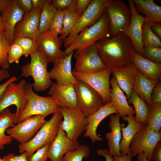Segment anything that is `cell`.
<instances>
[{
  "label": "cell",
  "instance_id": "1",
  "mask_svg": "<svg viewBox=\"0 0 161 161\" xmlns=\"http://www.w3.org/2000/svg\"><path fill=\"white\" fill-rule=\"evenodd\" d=\"M95 44L103 62L111 68L131 62L135 52L130 39L124 33L104 38Z\"/></svg>",
  "mask_w": 161,
  "mask_h": 161
},
{
  "label": "cell",
  "instance_id": "2",
  "mask_svg": "<svg viewBox=\"0 0 161 161\" xmlns=\"http://www.w3.org/2000/svg\"><path fill=\"white\" fill-rule=\"evenodd\" d=\"M32 84L26 83L25 89L27 103L14 122L15 124L32 116L39 115L45 117L59 111L61 106L53 97L38 95L34 92Z\"/></svg>",
  "mask_w": 161,
  "mask_h": 161
},
{
  "label": "cell",
  "instance_id": "3",
  "mask_svg": "<svg viewBox=\"0 0 161 161\" xmlns=\"http://www.w3.org/2000/svg\"><path fill=\"white\" fill-rule=\"evenodd\" d=\"M109 21L106 11L99 20L92 26L80 33L64 52L66 55L74 51L75 57L84 48L97 41L109 38Z\"/></svg>",
  "mask_w": 161,
  "mask_h": 161
},
{
  "label": "cell",
  "instance_id": "4",
  "mask_svg": "<svg viewBox=\"0 0 161 161\" xmlns=\"http://www.w3.org/2000/svg\"><path fill=\"white\" fill-rule=\"evenodd\" d=\"M63 119V115L59 111L54 113L52 117L49 120L46 121L30 141L19 144L18 146L19 153L21 154L26 152L27 157L45 145L50 143L56 137Z\"/></svg>",
  "mask_w": 161,
  "mask_h": 161
},
{
  "label": "cell",
  "instance_id": "5",
  "mask_svg": "<svg viewBox=\"0 0 161 161\" xmlns=\"http://www.w3.org/2000/svg\"><path fill=\"white\" fill-rule=\"evenodd\" d=\"M30 55V62L22 67L21 76L27 78L31 76L34 80V90L44 91L52 84L47 71L49 62L38 49Z\"/></svg>",
  "mask_w": 161,
  "mask_h": 161
},
{
  "label": "cell",
  "instance_id": "6",
  "mask_svg": "<svg viewBox=\"0 0 161 161\" xmlns=\"http://www.w3.org/2000/svg\"><path fill=\"white\" fill-rule=\"evenodd\" d=\"M110 0H92L79 18L68 36L64 41L66 48L81 32L96 23L106 10Z\"/></svg>",
  "mask_w": 161,
  "mask_h": 161
},
{
  "label": "cell",
  "instance_id": "7",
  "mask_svg": "<svg viewBox=\"0 0 161 161\" xmlns=\"http://www.w3.org/2000/svg\"><path fill=\"white\" fill-rule=\"evenodd\" d=\"M112 37L124 33L129 26L131 15L129 6L123 0H110L106 10Z\"/></svg>",
  "mask_w": 161,
  "mask_h": 161
},
{
  "label": "cell",
  "instance_id": "8",
  "mask_svg": "<svg viewBox=\"0 0 161 161\" xmlns=\"http://www.w3.org/2000/svg\"><path fill=\"white\" fill-rule=\"evenodd\" d=\"M74 86L78 108L86 117L104 105L100 95L86 83L78 80Z\"/></svg>",
  "mask_w": 161,
  "mask_h": 161
},
{
  "label": "cell",
  "instance_id": "9",
  "mask_svg": "<svg viewBox=\"0 0 161 161\" xmlns=\"http://www.w3.org/2000/svg\"><path fill=\"white\" fill-rule=\"evenodd\" d=\"M74 76L78 80L86 83L95 89L101 96L104 104L110 101V77L111 67L94 73H83L72 70Z\"/></svg>",
  "mask_w": 161,
  "mask_h": 161
},
{
  "label": "cell",
  "instance_id": "10",
  "mask_svg": "<svg viewBox=\"0 0 161 161\" xmlns=\"http://www.w3.org/2000/svg\"><path fill=\"white\" fill-rule=\"evenodd\" d=\"M161 140V131L155 132L145 125L131 141L129 146L130 153L133 157L143 152L147 159L151 161L153 150Z\"/></svg>",
  "mask_w": 161,
  "mask_h": 161
},
{
  "label": "cell",
  "instance_id": "11",
  "mask_svg": "<svg viewBox=\"0 0 161 161\" xmlns=\"http://www.w3.org/2000/svg\"><path fill=\"white\" fill-rule=\"evenodd\" d=\"M59 111L63 116L61 127L70 139L78 140L84 132L87 125L86 117L78 109H71L61 107Z\"/></svg>",
  "mask_w": 161,
  "mask_h": 161
},
{
  "label": "cell",
  "instance_id": "12",
  "mask_svg": "<svg viewBox=\"0 0 161 161\" xmlns=\"http://www.w3.org/2000/svg\"><path fill=\"white\" fill-rule=\"evenodd\" d=\"M45 117L38 115L31 116L8 128L6 133L20 143L30 141L46 121Z\"/></svg>",
  "mask_w": 161,
  "mask_h": 161
},
{
  "label": "cell",
  "instance_id": "13",
  "mask_svg": "<svg viewBox=\"0 0 161 161\" xmlns=\"http://www.w3.org/2000/svg\"><path fill=\"white\" fill-rule=\"evenodd\" d=\"M26 83L24 79L21 80L18 83L15 82L11 83L6 88L0 98V112L11 105L16 106L14 122L18 114L25 108L27 103L25 89Z\"/></svg>",
  "mask_w": 161,
  "mask_h": 161
},
{
  "label": "cell",
  "instance_id": "14",
  "mask_svg": "<svg viewBox=\"0 0 161 161\" xmlns=\"http://www.w3.org/2000/svg\"><path fill=\"white\" fill-rule=\"evenodd\" d=\"M75 57L74 69L78 72L94 73L107 67L99 55L95 43L83 49Z\"/></svg>",
  "mask_w": 161,
  "mask_h": 161
},
{
  "label": "cell",
  "instance_id": "15",
  "mask_svg": "<svg viewBox=\"0 0 161 161\" xmlns=\"http://www.w3.org/2000/svg\"><path fill=\"white\" fill-rule=\"evenodd\" d=\"M62 40L52 36L48 31L41 34L36 40L38 49L49 62L54 64L66 55L61 49Z\"/></svg>",
  "mask_w": 161,
  "mask_h": 161
},
{
  "label": "cell",
  "instance_id": "16",
  "mask_svg": "<svg viewBox=\"0 0 161 161\" xmlns=\"http://www.w3.org/2000/svg\"><path fill=\"white\" fill-rule=\"evenodd\" d=\"M128 2L131 18L130 23L124 34L131 41L135 52L143 56L144 50L142 39V26L145 18L138 13L132 0H129Z\"/></svg>",
  "mask_w": 161,
  "mask_h": 161
},
{
  "label": "cell",
  "instance_id": "17",
  "mask_svg": "<svg viewBox=\"0 0 161 161\" xmlns=\"http://www.w3.org/2000/svg\"><path fill=\"white\" fill-rule=\"evenodd\" d=\"M42 8L32 9L29 13H24L21 20L15 27L14 40L19 37H27L36 41L40 34L39 23Z\"/></svg>",
  "mask_w": 161,
  "mask_h": 161
},
{
  "label": "cell",
  "instance_id": "18",
  "mask_svg": "<svg viewBox=\"0 0 161 161\" xmlns=\"http://www.w3.org/2000/svg\"><path fill=\"white\" fill-rule=\"evenodd\" d=\"M61 123L56 137L50 144L48 154L50 161H61L66 154L76 150L80 145L78 140H71L67 137L61 127Z\"/></svg>",
  "mask_w": 161,
  "mask_h": 161
},
{
  "label": "cell",
  "instance_id": "19",
  "mask_svg": "<svg viewBox=\"0 0 161 161\" xmlns=\"http://www.w3.org/2000/svg\"><path fill=\"white\" fill-rule=\"evenodd\" d=\"M117 113H118L117 111L110 101L101 107L94 113L87 117V125L84 137H89L92 143L96 141H103V139L97 134L98 126L106 117Z\"/></svg>",
  "mask_w": 161,
  "mask_h": 161
},
{
  "label": "cell",
  "instance_id": "20",
  "mask_svg": "<svg viewBox=\"0 0 161 161\" xmlns=\"http://www.w3.org/2000/svg\"><path fill=\"white\" fill-rule=\"evenodd\" d=\"M74 51L59 62L54 64L49 72L51 79L55 80L56 83L62 86L74 85L78 80L74 76L72 70L71 61Z\"/></svg>",
  "mask_w": 161,
  "mask_h": 161
},
{
  "label": "cell",
  "instance_id": "21",
  "mask_svg": "<svg viewBox=\"0 0 161 161\" xmlns=\"http://www.w3.org/2000/svg\"><path fill=\"white\" fill-rule=\"evenodd\" d=\"M24 14V11L17 4V0H9L5 9L1 13L5 26V35L11 44L14 40L15 27Z\"/></svg>",
  "mask_w": 161,
  "mask_h": 161
},
{
  "label": "cell",
  "instance_id": "22",
  "mask_svg": "<svg viewBox=\"0 0 161 161\" xmlns=\"http://www.w3.org/2000/svg\"><path fill=\"white\" fill-rule=\"evenodd\" d=\"M111 68L113 76L115 78L119 86L125 93L129 99L137 78L138 69L131 62L122 66Z\"/></svg>",
  "mask_w": 161,
  "mask_h": 161
},
{
  "label": "cell",
  "instance_id": "23",
  "mask_svg": "<svg viewBox=\"0 0 161 161\" xmlns=\"http://www.w3.org/2000/svg\"><path fill=\"white\" fill-rule=\"evenodd\" d=\"M48 94L53 97L59 106L71 109H78L74 85H59L52 83Z\"/></svg>",
  "mask_w": 161,
  "mask_h": 161
},
{
  "label": "cell",
  "instance_id": "24",
  "mask_svg": "<svg viewBox=\"0 0 161 161\" xmlns=\"http://www.w3.org/2000/svg\"><path fill=\"white\" fill-rule=\"evenodd\" d=\"M110 101L115 108L121 117L134 115L135 112L129 104L127 98L119 86L115 78L113 76L110 80Z\"/></svg>",
  "mask_w": 161,
  "mask_h": 161
},
{
  "label": "cell",
  "instance_id": "25",
  "mask_svg": "<svg viewBox=\"0 0 161 161\" xmlns=\"http://www.w3.org/2000/svg\"><path fill=\"white\" fill-rule=\"evenodd\" d=\"M121 117L118 113L112 114L110 116V121L109 126L111 131L106 133V138L108 140L107 144L109 147L108 151L112 156H120V143L121 139V126L120 120Z\"/></svg>",
  "mask_w": 161,
  "mask_h": 161
},
{
  "label": "cell",
  "instance_id": "26",
  "mask_svg": "<svg viewBox=\"0 0 161 161\" xmlns=\"http://www.w3.org/2000/svg\"><path fill=\"white\" fill-rule=\"evenodd\" d=\"M134 115L125 116L122 117L123 120L126 121L128 125L126 127L122 125L121 131L122 137L120 143V153L125 154L130 153L129 146L131 141L135 135L140 131L145 125L143 124L136 122L134 119Z\"/></svg>",
  "mask_w": 161,
  "mask_h": 161
},
{
  "label": "cell",
  "instance_id": "27",
  "mask_svg": "<svg viewBox=\"0 0 161 161\" xmlns=\"http://www.w3.org/2000/svg\"><path fill=\"white\" fill-rule=\"evenodd\" d=\"M131 62L144 76L154 80H161V64L150 61L135 52Z\"/></svg>",
  "mask_w": 161,
  "mask_h": 161
},
{
  "label": "cell",
  "instance_id": "28",
  "mask_svg": "<svg viewBox=\"0 0 161 161\" xmlns=\"http://www.w3.org/2000/svg\"><path fill=\"white\" fill-rule=\"evenodd\" d=\"M161 80L150 79L138 70L136 80L133 86V90L148 106H152L151 94L154 88Z\"/></svg>",
  "mask_w": 161,
  "mask_h": 161
},
{
  "label": "cell",
  "instance_id": "29",
  "mask_svg": "<svg viewBox=\"0 0 161 161\" xmlns=\"http://www.w3.org/2000/svg\"><path fill=\"white\" fill-rule=\"evenodd\" d=\"M137 11L145 15V21L148 23H161V7L154 0H132Z\"/></svg>",
  "mask_w": 161,
  "mask_h": 161
},
{
  "label": "cell",
  "instance_id": "30",
  "mask_svg": "<svg viewBox=\"0 0 161 161\" xmlns=\"http://www.w3.org/2000/svg\"><path fill=\"white\" fill-rule=\"evenodd\" d=\"M15 113L11 112L8 108L0 112V150H3L4 146L10 144L13 139L5 134L7 129L14 125Z\"/></svg>",
  "mask_w": 161,
  "mask_h": 161
},
{
  "label": "cell",
  "instance_id": "31",
  "mask_svg": "<svg viewBox=\"0 0 161 161\" xmlns=\"http://www.w3.org/2000/svg\"><path fill=\"white\" fill-rule=\"evenodd\" d=\"M129 100V102L133 104L135 109L134 120L137 122L146 125L150 107L133 90Z\"/></svg>",
  "mask_w": 161,
  "mask_h": 161
},
{
  "label": "cell",
  "instance_id": "32",
  "mask_svg": "<svg viewBox=\"0 0 161 161\" xmlns=\"http://www.w3.org/2000/svg\"><path fill=\"white\" fill-rule=\"evenodd\" d=\"M52 0H46L41 9L39 23L40 34L48 30L50 24L57 11V9L52 4Z\"/></svg>",
  "mask_w": 161,
  "mask_h": 161
},
{
  "label": "cell",
  "instance_id": "33",
  "mask_svg": "<svg viewBox=\"0 0 161 161\" xmlns=\"http://www.w3.org/2000/svg\"><path fill=\"white\" fill-rule=\"evenodd\" d=\"M63 11V29L60 37L62 41H64L68 36L80 18L75 9L68 8Z\"/></svg>",
  "mask_w": 161,
  "mask_h": 161
},
{
  "label": "cell",
  "instance_id": "34",
  "mask_svg": "<svg viewBox=\"0 0 161 161\" xmlns=\"http://www.w3.org/2000/svg\"><path fill=\"white\" fill-rule=\"evenodd\" d=\"M145 125L155 132L161 131V102L155 103L150 107Z\"/></svg>",
  "mask_w": 161,
  "mask_h": 161
},
{
  "label": "cell",
  "instance_id": "35",
  "mask_svg": "<svg viewBox=\"0 0 161 161\" xmlns=\"http://www.w3.org/2000/svg\"><path fill=\"white\" fill-rule=\"evenodd\" d=\"M142 39L143 47H161V41L151 31L149 24L145 21L142 26Z\"/></svg>",
  "mask_w": 161,
  "mask_h": 161
},
{
  "label": "cell",
  "instance_id": "36",
  "mask_svg": "<svg viewBox=\"0 0 161 161\" xmlns=\"http://www.w3.org/2000/svg\"><path fill=\"white\" fill-rule=\"evenodd\" d=\"M90 150L86 145H80L76 150L69 152L63 157L61 161H82L84 158H88Z\"/></svg>",
  "mask_w": 161,
  "mask_h": 161
},
{
  "label": "cell",
  "instance_id": "37",
  "mask_svg": "<svg viewBox=\"0 0 161 161\" xmlns=\"http://www.w3.org/2000/svg\"><path fill=\"white\" fill-rule=\"evenodd\" d=\"M64 17L63 10H57L49 26L48 30L53 37L57 38L63 29Z\"/></svg>",
  "mask_w": 161,
  "mask_h": 161
},
{
  "label": "cell",
  "instance_id": "38",
  "mask_svg": "<svg viewBox=\"0 0 161 161\" xmlns=\"http://www.w3.org/2000/svg\"><path fill=\"white\" fill-rule=\"evenodd\" d=\"M10 44L6 38L5 32H0V68L7 69L9 67L8 52Z\"/></svg>",
  "mask_w": 161,
  "mask_h": 161
},
{
  "label": "cell",
  "instance_id": "39",
  "mask_svg": "<svg viewBox=\"0 0 161 161\" xmlns=\"http://www.w3.org/2000/svg\"><path fill=\"white\" fill-rule=\"evenodd\" d=\"M13 42L18 44L22 48L24 55L26 57L38 49L36 41L31 38L19 37L15 39Z\"/></svg>",
  "mask_w": 161,
  "mask_h": 161
},
{
  "label": "cell",
  "instance_id": "40",
  "mask_svg": "<svg viewBox=\"0 0 161 161\" xmlns=\"http://www.w3.org/2000/svg\"><path fill=\"white\" fill-rule=\"evenodd\" d=\"M24 54L22 48L18 44L13 42L10 45L8 50V58L9 63L18 64L20 58Z\"/></svg>",
  "mask_w": 161,
  "mask_h": 161
},
{
  "label": "cell",
  "instance_id": "41",
  "mask_svg": "<svg viewBox=\"0 0 161 161\" xmlns=\"http://www.w3.org/2000/svg\"><path fill=\"white\" fill-rule=\"evenodd\" d=\"M143 57L154 62L161 64V48L156 47H143Z\"/></svg>",
  "mask_w": 161,
  "mask_h": 161
},
{
  "label": "cell",
  "instance_id": "42",
  "mask_svg": "<svg viewBox=\"0 0 161 161\" xmlns=\"http://www.w3.org/2000/svg\"><path fill=\"white\" fill-rule=\"evenodd\" d=\"M50 143L47 144L38 149L35 153L27 157V161H47Z\"/></svg>",
  "mask_w": 161,
  "mask_h": 161
},
{
  "label": "cell",
  "instance_id": "43",
  "mask_svg": "<svg viewBox=\"0 0 161 161\" xmlns=\"http://www.w3.org/2000/svg\"><path fill=\"white\" fill-rule=\"evenodd\" d=\"M76 0H53L52 3L57 9L63 10L68 8L76 9Z\"/></svg>",
  "mask_w": 161,
  "mask_h": 161
},
{
  "label": "cell",
  "instance_id": "44",
  "mask_svg": "<svg viewBox=\"0 0 161 161\" xmlns=\"http://www.w3.org/2000/svg\"><path fill=\"white\" fill-rule=\"evenodd\" d=\"M151 101L152 105L161 102V82H158L154 88L151 94Z\"/></svg>",
  "mask_w": 161,
  "mask_h": 161
},
{
  "label": "cell",
  "instance_id": "45",
  "mask_svg": "<svg viewBox=\"0 0 161 161\" xmlns=\"http://www.w3.org/2000/svg\"><path fill=\"white\" fill-rule=\"evenodd\" d=\"M27 155L24 152L20 155H16L13 153H10L3 156V161H27Z\"/></svg>",
  "mask_w": 161,
  "mask_h": 161
},
{
  "label": "cell",
  "instance_id": "46",
  "mask_svg": "<svg viewBox=\"0 0 161 161\" xmlns=\"http://www.w3.org/2000/svg\"><path fill=\"white\" fill-rule=\"evenodd\" d=\"M92 0H76V10L80 17L86 10Z\"/></svg>",
  "mask_w": 161,
  "mask_h": 161
},
{
  "label": "cell",
  "instance_id": "47",
  "mask_svg": "<svg viewBox=\"0 0 161 161\" xmlns=\"http://www.w3.org/2000/svg\"><path fill=\"white\" fill-rule=\"evenodd\" d=\"M17 4L24 13H29L33 9L32 0H17Z\"/></svg>",
  "mask_w": 161,
  "mask_h": 161
},
{
  "label": "cell",
  "instance_id": "48",
  "mask_svg": "<svg viewBox=\"0 0 161 161\" xmlns=\"http://www.w3.org/2000/svg\"><path fill=\"white\" fill-rule=\"evenodd\" d=\"M161 161V141H159L154 147L151 156V160Z\"/></svg>",
  "mask_w": 161,
  "mask_h": 161
},
{
  "label": "cell",
  "instance_id": "49",
  "mask_svg": "<svg viewBox=\"0 0 161 161\" xmlns=\"http://www.w3.org/2000/svg\"><path fill=\"white\" fill-rule=\"evenodd\" d=\"M149 24L151 29L154 34L161 39V23H151Z\"/></svg>",
  "mask_w": 161,
  "mask_h": 161
},
{
  "label": "cell",
  "instance_id": "50",
  "mask_svg": "<svg viewBox=\"0 0 161 161\" xmlns=\"http://www.w3.org/2000/svg\"><path fill=\"white\" fill-rule=\"evenodd\" d=\"M17 80V78L15 76L9 78L4 83L0 84V98L7 87L11 83L15 82Z\"/></svg>",
  "mask_w": 161,
  "mask_h": 161
},
{
  "label": "cell",
  "instance_id": "51",
  "mask_svg": "<svg viewBox=\"0 0 161 161\" xmlns=\"http://www.w3.org/2000/svg\"><path fill=\"white\" fill-rule=\"evenodd\" d=\"M97 154L98 156H103L106 161H114L113 156H111L108 150L106 149H100L97 151Z\"/></svg>",
  "mask_w": 161,
  "mask_h": 161
},
{
  "label": "cell",
  "instance_id": "52",
  "mask_svg": "<svg viewBox=\"0 0 161 161\" xmlns=\"http://www.w3.org/2000/svg\"><path fill=\"white\" fill-rule=\"evenodd\" d=\"M113 157L114 161H131L132 156L130 153L127 154L121 153L120 155H115Z\"/></svg>",
  "mask_w": 161,
  "mask_h": 161
},
{
  "label": "cell",
  "instance_id": "53",
  "mask_svg": "<svg viewBox=\"0 0 161 161\" xmlns=\"http://www.w3.org/2000/svg\"><path fill=\"white\" fill-rule=\"evenodd\" d=\"M45 1L46 0H32L33 9L42 8Z\"/></svg>",
  "mask_w": 161,
  "mask_h": 161
},
{
  "label": "cell",
  "instance_id": "54",
  "mask_svg": "<svg viewBox=\"0 0 161 161\" xmlns=\"http://www.w3.org/2000/svg\"><path fill=\"white\" fill-rule=\"evenodd\" d=\"M10 76L7 69L0 68V82L9 78Z\"/></svg>",
  "mask_w": 161,
  "mask_h": 161
},
{
  "label": "cell",
  "instance_id": "55",
  "mask_svg": "<svg viewBox=\"0 0 161 161\" xmlns=\"http://www.w3.org/2000/svg\"><path fill=\"white\" fill-rule=\"evenodd\" d=\"M9 0H0V13H1L7 7Z\"/></svg>",
  "mask_w": 161,
  "mask_h": 161
},
{
  "label": "cell",
  "instance_id": "56",
  "mask_svg": "<svg viewBox=\"0 0 161 161\" xmlns=\"http://www.w3.org/2000/svg\"><path fill=\"white\" fill-rule=\"evenodd\" d=\"M137 161H149L147 159L143 152H141L137 156Z\"/></svg>",
  "mask_w": 161,
  "mask_h": 161
},
{
  "label": "cell",
  "instance_id": "57",
  "mask_svg": "<svg viewBox=\"0 0 161 161\" xmlns=\"http://www.w3.org/2000/svg\"><path fill=\"white\" fill-rule=\"evenodd\" d=\"M5 26L2 18L0 15V32L5 31Z\"/></svg>",
  "mask_w": 161,
  "mask_h": 161
},
{
  "label": "cell",
  "instance_id": "58",
  "mask_svg": "<svg viewBox=\"0 0 161 161\" xmlns=\"http://www.w3.org/2000/svg\"><path fill=\"white\" fill-rule=\"evenodd\" d=\"M0 161H3V160L2 158H0Z\"/></svg>",
  "mask_w": 161,
  "mask_h": 161
}]
</instances>
